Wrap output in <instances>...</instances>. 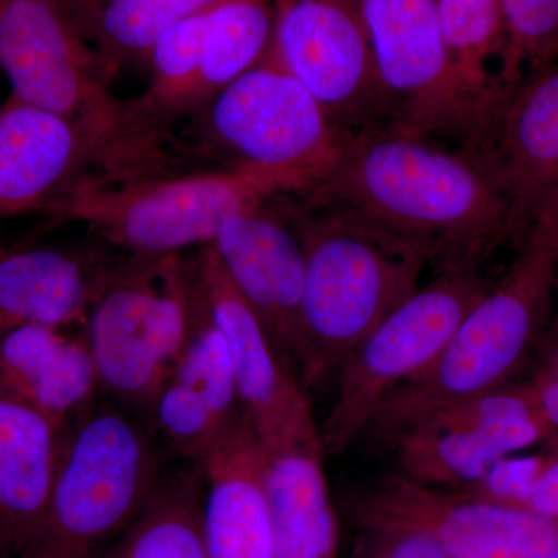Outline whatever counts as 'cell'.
Listing matches in <instances>:
<instances>
[{"mask_svg":"<svg viewBox=\"0 0 558 558\" xmlns=\"http://www.w3.org/2000/svg\"><path fill=\"white\" fill-rule=\"evenodd\" d=\"M317 194L416 245L438 271L480 269L502 241L526 233L486 156L376 124L351 135Z\"/></svg>","mask_w":558,"mask_h":558,"instance_id":"6da1fadb","label":"cell"},{"mask_svg":"<svg viewBox=\"0 0 558 558\" xmlns=\"http://www.w3.org/2000/svg\"><path fill=\"white\" fill-rule=\"evenodd\" d=\"M306 256L299 376L306 389L336 376L371 330L421 289L416 245L317 194L282 196Z\"/></svg>","mask_w":558,"mask_h":558,"instance_id":"7a4b0ae2","label":"cell"},{"mask_svg":"<svg viewBox=\"0 0 558 558\" xmlns=\"http://www.w3.org/2000/svg\"><path fill=\"white\" fill-rule=\"evenodd\" d=\"M0 69L11 95L64 117L100 150L113 182L170 172L167 134L110 89L106 62L64 0H0Z\"/></svg>","mask_w":558,"mask_h":558,"instance_id":"3957f363","label":"cell"},{"mask_svg":"<svg viewBox=\"0 0 558 558\" xmlns=\"http://www.w3.org/2000/svg\"><path fill=\"white\" fill-rule=\"evenodd\" d=\"M558 193L535 213L517 258L468 312L439 357L385 399L365 433L389 442L429 413L508 384L553 318Z\"/></svg>","mask_w":558,"mask_h":558,"instance_id":"277c9868","label":"cell"},{"mask_svg":"<svg viewBox=\"0 0 558 558\" xmlns=\"http://www.w3.org/2000/svg\"><path fill=\"white\" fill-rule=\"evenodd\" d=\"M156 449L128 414L89 407L70 421L49 501L14 558H102L161 486Z\"/></svg>","mask_w":558,"mask_h":558,"instance_id":"5b68a950","label":"cell"},{"mask_svg":"<svg viewBox=\"0 0 558 558\" xmlns=\"http://www.w3.org/2000/svg\"><path fill=\"white\" fill-rule=\"evenodd\" d=\"M296 194L295 183L281 175L229 167L126 182L86 180L49 213L86 223L108 244L134 255H171L191 245H211L231 218Z\"/></svg>","mask_w":558,"mask_h":558,"instance_id":"8992f818","label":"cell"},{"mask_svg":"<svg viewBox=\"0 0 558 558\" xmlns=\"http://www.w3.org/2000/svg\"><path fill=\"white\" fill-rule=\"evenodd\" d=\"M194 295V267L179 253L112 266L86 319L100 387L124 405L153 410L189 339Z\"/></svg>","mask_w":558,"mask_h":558,"instance_id":"52a82bcc","label":"cell"},{"mask_svg":"<svg viewBox=\"0 0 558 558\" xmlns=\"http://www.w3.org/2000/svg\"><path fill=\"white\" fill-rule=\"evenodd\" d=\"M490 284L480 269L438 271L360 341L337 371L336 400L318 425L325 457L365 435L385 399L439 357Z\"/></svg>","mask_w":558,"mask_h":558,"instance_id":"ba28073f","label":"cell"},{"mask_svg":"<svg viewBox=\"0 0 558 558\" xmlns=\"http://www.w3.org/2000/svg\"><path fill=\"white\" fill-rule=\"evenodd\" d=\"M207 105L205 128L231 167L281 175L300 194L325 182L348 140L271 51Z\"/></svg>","mask_w":558,"mask_h":558,"instance_id":"9c48e42d","label":"cell"},{"mask_svg":"<svg viewBox=\"0 0 558 558\" xmlns=\"http://www.w3.org/2000/svg\"><path fill=\"white\" fill-rule=\"evenodd\" d=\"M362 527L400 529L432 539L450 558H543L558 546V523L465 490L389 473L347 495Z\"/></svg>","mask_w":558,"mask_h":558,"instance_id":"30bf717a","label":"cell"},{"mask_svg":"<svg viewBox=\"0 0 558 558\" xmlns=\"http://www.w3.org/2000/svg\"><path fill=\"white\" fill-rule=\"evenodd\" d=\"M271 53L349 138L389 123L360 0H274Z\"/></svg>","mask_w":558,"mask_h":558,"instance_id":"8fae6325","label":"cell"},{"mask_svg":"<svg viewBox=\"0 0 558 558\" xmlns=\"http://www.w3.org/2000/svg\"><path fill=\"white\" fill-rule=\"evenodd\" d=\"M396 130L480 153L478 124L454 84L436 0H360Z\"/></svg>","mask_w":558,"mask_h":558,"instance_id":"7c38bea8","label":"cell"},{"mask_svg":"<svg viewBox=\"0 0 558 558\" xmlns=\"http://www.w3.org/2000/svg\"><path fill=\"white\" fill-rule=\"evenodd\" d=\"M197 288L229 348L242 407L267 454L322 446L307 389L288 368L215 248L194 263ZM323 449V447H322Z\"/></svg>","mask_w":558,"mask_h":558,"instance_id":"4fadbf2b","label":"cell"},{"mask_svg":"<svg viewBox=\"0 0 558 558\" xmlns=\"http://www.w3.org/2000/svg\"><path fill=\"white\" fill-rule=\"evenodd\" d=\"M271 204L231 218L211 247L279 357L299 376L306 256L288 215L279 204V211H271Z\"/></svg>","mask_w":558,"mask_h":558,"instance_id":"5bb4252c","label":"cell"},{"mask_svg":"<svg viewBox=\"0 0 558 558\" xmlns=\"http://www.w3.org/2000/svg\"><path fill=\"white\" fill-rule=\"evenodd\" d=\"M90 179L113 182L100 150L75 124L13 95L0 106V216L49 211Z\"/></svg>","mask_w":558,"mask_h":558,"instance_id":"9a60e30c","label":"cell"},{"mask_svg":"<svg viewBox=\"0 0 558 558\" xmlns=\"http://www.w3.org/2000/svg\"><path fill=\"white\" fill-rule=\"evenodd\" d=\"M194 289L189 339L150 413L172 447L201 464L245 410L229 348L197 288L196 275Z\"/></svg>","mask_w":558,"mask_h":558,"instance_id":"2e32d148","label":"cell"},{"mask_svg":"<svg viewBox=\"0 0 558 558\" xmlns=\"http://www.w3.org/2000/svg\"><path fill=\"white\" fill-rule=\"evenodd\" d=\"M199 465L208 558H275L267 453L247 411Z\"/></svg>","mask_w":558,"mask_h":558,"instance_id":"e0dca14e","label":"cell"},{"mask_svg":"<svg viewBox=\"0 0 558 558\" xmlns=\"http://www.w3.org/2000/svg\"><path fill=\"white\" fill-rule=\"evenodd\" d=\"M112 266L53 245L0 248V339L25 326L86 322Z\"/></svg>","mask_w":558,"mask_h":558,"instance_id":"ac0fdd59","label":"cell"},{"mask_svg":"<svg viewBox=\"0 0 558 558\" xmlns=\"http://www.w3.org/2000/svg\"><path fill=\"white\" fill-rule=\"evenodd\" d=\"M481 154L501 175L527 229L558 193V58L521 81Z\"/></svg>","mask_w":558,"mask_h":558,"instance_id":"d6986e66","label":"cell"},{"mask_svg":"<svg viewBox=\"0 0 558 558\" xmlns=\"http://www.w3.org/2000/svg\"><path fill=\"white\" fill-rule=\"evenodd\" d=\"M65 427L0 385V558L16 557L38 527Z\"/></svg>","mask_w":558,"mask_h":558,"instance_id":"ffe728a7","label":"cell"},{"mask_svg":"<svg viewBox=\"0 0 558 558\" xmlns=\"http://www.w3.org/2000/svg\"><path fill=\"white\" fill-rule=\"evenodd\" d=\"M0 385L65 427L89 409L100 377L86 337L25 326L0 339Z\"/></svg>","mask_w":558,"mask_h":558,"instance_id":"44dd1931","label":"cell"},{"mask_svg":"<svg viewBox=\"0 0 558 558\" xmlns=\"http://www.w3.org/2000/svg\"><path fill=\"white\" fill-rule=\"evenodd\" d=\"M451 73L481 132V153L510 95L520 86L509 60L501 0H436Z\"/></svg>","mask_w":558,"mask_h":558,"instance_id":"7402d4cb","label":"cell"},{"mask_svg":"<svg viewBox=\"0 0 558 558\" xmlns=\"http://www.w3.org/2000/svg\"><path fill=\"white\" fill-rule=\"evenodd\" d=\"M323 459L322 446L267 454L275 558H337L339 524Z\"/></svg>","mask_w":558,"mask_h":558,"instance_id":"603a6c76","label":"cell"},{"mask_svg":"<svg viewBox=\"0 0 558 558\" xmlns=\"http://www.w3.org/2000/svg\"><path fill=\"white\" fill-rule=\"evenodd\" d=\"M213 0H64L81 33L116 73L148 61L168 28Z\"/></svg>","mask_w":558,"mask_h":558,"instance_id":"cb8c5ba5","label":"cell"},{"mask_svg":"<svg viewBox=\"0 0 558 558\" xmlns=\"http://www.w3.org/2000/svg\"><path fill=\"white\" fill-rule=\"evenodd\" d=\"M400 472L427 486L465 490L484 478L501 451L476 429L435 414L418 418L391 440Z\"/></svg>","mask_w":558,"mask_h":558,"instance_id":"d4e9b609","label":"cell"},{"mask_svg":"<svg viewBox=\"0 0 558 558\" xmlns=\"http://www.w3.org/2000/svg\"><path fill=\"white\" fill-rule=\"evenodd\" d=\"M204 501L201 468L197 473L163 481L138 519L102 558H208Z\"/></svg>","mask_w":558,"mask_h":558,"instance_id":"484cf974","label":"cell"},{"mask_svg":"<svg viewBox=\"0 0 558 558\" xmlns=\"http://www.w3.org/2000/svg\"><path fill=\"white\" fill-rule=\"evenodd\" d=\"M274 33V0H213L207 7L199 105L263 61Z\"/></svg>","mask_w":558,"mask_h":558,"instance_id":"4316f807","label":"cell"},{"mask_svg":"<svg viewBox=\"0 0 558 558\" xmlns=\"http://www.w3.org/2000/svg\"><path fill=\"white\" fill-rule=\"evenodd\" d=\"M429 414L476 429L506 457L557 435L543 416L529 385H501Z\"/></svg>","mask_w":558,"mask_h":558,"instance_id":"83f0119b","label":"cell"},{"mask_svg":"<svg viewBox=\"0 0 558 558\" xmlns=\"http://www.w3.org/2000/svg\"><path fill=\"white\" fill-rule=\"evenodd\" d=\"M207 7L168 28L150 51L153 78L148 95L138 101L157 121L165 113L199 105Z\"/></svg>","mask_w":558,"mask_h":558,"instance_id":"f1b7e54d","label":"cell"},{"mask_svg":"<svg viewBox=\"0 0 558 558\" xmlns=\"http://www.w3.org/2000/svg\"><path fill=\"white\" fill-rule=\"evenodd\" d=\"M501 5L510 69L521 84L558 58V0H501Z\"/></svg>","mask_w":558,"mask_h":558,"instance_id":"f546056e","label":"cell"},{"mask_svg":"<svg viewBox=\"0 0 558 558\" xmlns=\"http://www.w3.org/2000/svg\"><path fill=\"white\" fill-rule=\"evenodd\" d=\"M546 459L548 453L508 454L498 459L484 478L465 492L497 505L524 510Z\"/></svg>","mask_w":558,"mask_h":558,"instance_id":"4dcf8cb0","label":"cell"},{"mask_svg":"<svg viewBox=\"0 0 558 558\" xmlns=\"http://www.w3.org/2000/svg\"><path fill=\"white\" fill-rule=\"evenodd\" d=\"M355 558H450L438 545L400 529H369L363 531Z\"/></svg>","mask_w":558,"mask_h":558,"instance_id":"1f68e13d","label":"cell"},{"mask_svg":"<svg viewBox=\"0 0 558 558\" xmlns=\"http://www.w3.org/2000/svg\"><path fill=\"white\" fill-rule=\"evenodd\" d=\"M554 449L548 451L545 468L535 481L524 510L558 523V439H554Z\"/></svg>","mask_w":558,"mask_h":558,"instance_id":"d6a6232c","label":"cell"},{"mask_svg":"<svg viewBox=\"0 0 558 558\" xmlns=\"http://www.w3.org/2000/svg\"><path fill=\"white\" fill-rule=\"evenodd\" d=\"M529 387L534 392L543 416L558 432V377L542 368Z\"/></svg>","mask_w":558,"mask_h":558,"instance_id":"836d02e7","label":"cell"},{"mask_svg":"<svg viewBox=\"0 0 558 558\" xmlns=\"http://www.w3.org/2000/svg\"><path fill=\"white\" fill-rule=\"evenodd\" d=\"M538 344L542 348V368L558 377V314L550 318L548 328H546Z\"/></svg>","mask_w":558,"mask_h":558,"instance_id":"e575fe53","label":"cell"},{"mask_svg":"<svg viewBox=\"0 0 558 558\" xmlns=\"http://www.w3.org/2000/svg\"><path fill=\"white\" fill-rule=\"evenodd\" d=\"M556 259H557V292H558V209H557V233H556Z\"/></svg>","mask_w":558,"mask_h":558,"instance_id":"d590c367","label":"cell"},{"mask_svg":"<svg viewBox=\"0 0 558 558\" xmlns=\"http://www.w3.org/2000/svg\"><path fill=\"white\" fill-rule=\"evenodd\" d=\"M543 558H558V546L556 549L550 550L549 554H546Z\"/></svg>","mask_w":558,"mask_h":558,"instance_id":"8d00e7d4","label":"cell"}]
</instances>
